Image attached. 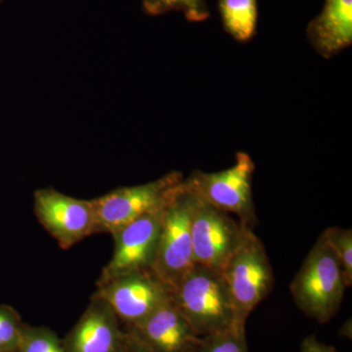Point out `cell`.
Instances as JSON below:
<instances>
[{
  "mask_svg": "<svg viewBox=\"0 0 352 352\" xmlns=\"http://www.w3.org/2000/svg\"><path fill=\"white\" fill-rule=\"evenodd\" d=\"M219 10L226 32L241 43L251 41L258 23L256 0H219Z\"/></svg>",
  "mask_w": 352,
  "mask_h": 352,
  "instance_id": "5bb4252c",
  "label": "cell"
},
{
  "mask_svg": "<svg viewBox=\"0 0 352 352\" xmlns=\"http://www.w3.org/2000/svg\"><path fill=\"white\" fill-rule=\"evenodd\" d=\"M22 324L19 315L12 308L0 307V351H17Z\"/></svg>",
  "mask_w": 352,
  "mask_h": 352,
  "instance_id": "d6986e66",
  "label": "cell"
},
{
  "mask_svg": "<svg viewBox=\"0 0 352 352\" xmlns=\"http://www.w3.org/2000/svg\"><path fill=\"white\" fill-rule=\"evenodd\" d=\"M0 352H17V351H0Z\"/></svg>",
  "mask_w": 352,
  "mask_h": 352,
  "instance_id": "7402d4cb",
  "label": "cell"
},
{
  "mask_svg": "<svg viewBox=\"0 0 352 352\" xmlns=\"http://www.w3.org/2000/svg\"><path fill=\"white\" fill-rule=\"evenodd\" d=\"M126 331L112 308L95 295L63 346L66 352H124Z\"/></svg>",
  "mask_w": 352,
  "mask_h": 352,
  "instance_id": "7c38bea8",
  "label": "cell"
},
{
  "mask_svg": "<svg viewBox=\"0 0 352 352\" xmlns=\"http://www.w3.org/2000/svg\"><path fill=\"white\" fill-rule=\"evenodd\" d=\"M308 39L324 58H332L352 43V0H326L308 27Z\"/></svg>",
  "mask_w": 352,
  "mask_h": 352,
  "instance_id": "4fadbf2b",
  "label": "cell"
},
{
  "mask_svg": "<svg viewBox=\"0 0 352 352\" xmlns=\"http://www.w3.org/2000/svg\"><path fill=\"white\" fill-rule=\"evenodd\" d=\"M170 298L201 338L245 329L238 323L232 298L219 271L196 264L171 289Z\"/></svg>",
  "mask_w": 352,
  "mask_h": 352,
  "instance_id": "6da1fadb",
  "label": "cell"
},
{
  "mask_svg": "<svg viewBox=\"0 0 352 352\" xmlns=\"http://www.w3.org/2000/svg\"><path fill=\"white\" fill-rule=\"evenodd\" d=\"M184 180L173 171L155 182L124 187L91 200L98 233L113 234L148 212L166 205Z\"/></svg>",
  "mask_w": 352,
  "mask_h": 352,
  "instance_id": "8992f818",
  "label": "cell"
},
{
  "mask_svg": "<svg viewBox=\"0 0 352 352\" xmlns=\"http://www.w3.org/2000/svg\"><path fill=\"white\" fill-rule=\"evenodd\" d=\"M17 352H66L63 342L50 329L22 324Z\"/></svg>",
  "mask_w": 352,
  "mask_h": 352,
  "instance_id": "9a60e30c",
  "label": "cell"
},
{
  "mask_svg": "<svg viewBox=\"0 0 352 352\" xmlns=\"http://www.w3.org/2000/svg\"><path fill=\"white\" fill-rule=\"evenodd\" d=\"M322 237L335 252L344 270L347 287L352 285V231L340 227H330L322 234Z\"/></svg>",
  "mask_w": 352,
  "mask_h": 352,
  "instance_id": "2e32d148",
  "label": "cell"
},
{
  "mask_svg": "<svg viewBox=\"0 0 352 352\" xmlns=\"http://www.w3.org/2000/svg\"><path fill=\"white\" fill-rule=\"evenodd\" d=\"M249 229L242 222L231 219L228 212L197 197L191 217L192 247L196 264L221 270Z\"/></svg>",
  "mask_w": 352,
  "mask_h": 352,
  "instance_id": "ba28073f",
  "label": "cell"
},
{
  "mask_svg": "<svg viewBox=\"0 0 352 352\" xmlns=\"http://www.w3.org/2000/svg\"><path fill=\"white\" fill-rule=\"evenodd\" d=\"M124 352H153L149 349L141 344L135 339L126 332V342H124Z\"/></svg>",
  "mask_w": 352,
  "mask_h": 352,
  "instance_id": "44dd1931",
  "label": "cell"
},
{
  "mask_svg": "<svg viewBox=\"0 0 352 352\" xmlns=\"http://www.w3.org/2000/svg\"><path fill=\"white\" fill-rule=\"evenodd\" d=\"M300 352H338L333 346L322 344L314 336H309L303 340Z\"/></svg>",
  "mask_w": 352,
  "mask_h": 352,
  "instance_id": "ffe728a7",
  "label": "cell"
},
{
  "mask_svg": "<svg viewBox=\"0 0 352 352\" xmlns=\"http://www.w3.org/2000/svg\"><path fill=\"white\" fill-rule=\"evenodd\" d=\"M164 206L112 234L115 238V252L110 263L104 267L98 282L129 271L151 270L161 233Z\"/></svg>",
  "mask_w": 352,
  "mask_h": 352,
  "instance_id": "30bf717a",
  "label": "cell"
},
{
  "mask_svg": "<svg viewBox=\"0 0 352 352\" xmlns=\"http://www.w3.org/2000/svg\"><path fill=\"white\" fill-rule=\"evenodd\" d=\"M34 198L38 221L62 249L98 233L91 201L72 198L53 189L38 190Z\"/></svg>",
  "mask_w": 352,
  "mask_h": 352,
  "instance_id": "9c48e42d",
  "label": "cell"
},
{
  "mask_svg": "<svg viewBox=\"0 0 352 352\" xmlns=\"http://www.w3.org/2000/svg\"><path fill=\"white\" fill-rule=\"evenodd\" d=\"M96 296L126 327L135 325L170 300V289L150 268L122 273L98 282Z\"/></svg>",
  "mask_w": 352,
  "mask_h": 352,
  "instance_id": "52a82bcc",
  "label": "cell"
},
{
  "mask_svg": "<svg viewBox=\"0 0 352 352\" xmlns=\"http://www.w3.org/2000/svg\"><path fill=\"white\" fill-rule=\"evenodd\" d=\"M146 8L151 13L182 11L192 22H201L210 16L204 0H146Z\"/></svg>",
  "mask_w": 352,
  "mask_h": 352,
  "instance_id": "e0dca14e",
  "label": "cell"
},
{
  "mask_svg": "<svg viewBox=\"0 0 352 352\" xmlns=\"http://www.w3.org/2000/svg\"><path fill=\"white\" fill-rule=\"evenodd\" d=\"M196 199L184 179L164 208L161 233L151 270L170 291L196 265L191 237L192 210Z\"/></svg>",
  "mask_w": 352,
  "mask_h": 352,
  "instance_id": "3957f363",
  "label": "cell"
},
{
  "mask_svg": "<svg viewBox=\"0 0 352 352\" xmlns=\"http://www.w3.org/2000/svg\"><path fill=\"white\" fill-rule=\"evenodd\" d=\"M126 332L153 352H198L201 342L171 298Z\"/></svg>",
  "mask_w": 352,
  "mask_h": 352,
  "instance_id": "8fae6325",
  "label": "cell"
},
{
  "mask_svg": "<svg viewBox=\"0 0 352 352\" xmlns=\"http://www.w3.org/2000/svg\"><path fill=\"white\" fill-rule=\"evenodd\" d=\"M347 287L344 270L320 236L292 282V295L303 314L327 323L337 314Z\"/></svg>",
  "mask_w": 352,
  "mask_h": 352,
  "instance_id": "7a4b0ae2",
  "label": "cell"
},
{
  "mask_svg": "<svg viewBox=\"0 0 352 352\" xmlns=\"http://www.w3.org/2000/svg\"><path fill=\"white\" fill-rule=\"evenodd\" d=\"M254 170L256 166L250 155L239 152L231 168L217 173L195 171L185 182L201 201L235 214L240 222L252 229L256 222L252 190Z\"/></svg>",
  "mask_w": 352,
  "mask_h": 352,
  "instance_id": "5b68a950",
  "label": "cell"
},
{
  "mask_svg": "<svg viewBox=\"0 0 352 352\" xmlns=\"http://www.w3.org/2000/svg\"><path fill=\"white\" fill-rule=\"evenodd\" d=\"M198 352H249L245 329L205 336L201 338Z\"/></svg>",
  "mask_w": 352,
  "mask_h": 352,
  "instance_id": "ac0fdd59",
  "label": "cell"
},
{
  "mask_svg": "<svg viewBox=\"0 0 352 352\" xmlns=\"http://www.w3.org/2000/svg\"><path fill=\"white\" fill-rule=\"evenodd\" d=\"M228 287L238 323L245 327L248 317L270 293L274 276L265 248L252 229L219 271Z\"/></svg>",
  "mask_w": 352,
  "mask_h": 352,
  "instance_id": "277c9868",
  "label": "cell"
}]
</instances>
